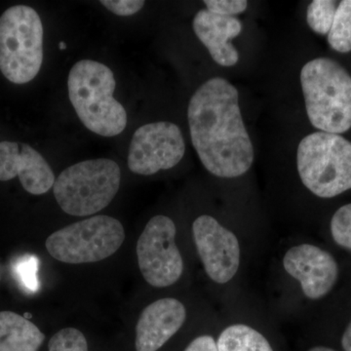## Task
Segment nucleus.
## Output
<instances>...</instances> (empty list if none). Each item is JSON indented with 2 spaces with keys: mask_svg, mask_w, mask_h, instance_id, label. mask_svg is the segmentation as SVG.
Listing matches in <instances>:
<instances>
[{
  "mask_svg": "<svg viewBox=\"0 0 351 351\" xmlns=\"http://www.w3.org/2000/svg\"><path fill=\"white\" fill-rule=\"evenodd\" d=\"M239 91L213 77L193 94L188 108L191 141L201 163L219 178H237L250 169L254 147L240 112Z\"/></svg>",
  "mask_w": 351,
  "mask_h": 351,
  "instance_id": "nucleus-1",
  "label": "nucleus"
},
{
  "mask_svg": "<svg viewBox=\"0 0 351 351\" xmlns=\"http://www.w3.org/2000/svg\"><path fill=\"white\" fill-rule=\"evenodd\" d=\"M114 75L99 62L82 60L69 71V101L80 121L103 137H114L125 130L127 113L115 100Z\"/></svg>",
  "mask_w": 351,
  "mask_h": 351,
  "instance_id": "nucleus-2",
  "label": "nucleus"
},
{
  "mask_svg": "<svg viewBox=\"0 0 351 351\" xmlns=\"http://www.w3.org/2000/svg\"><path fill=\"white\" fill-rule=\"evenodd\" d=\"M302 93L309 121L326 133H346L351 128V76L329 58L304 64Z\"/></svg>",
  "mask_w": 351,
  "mask_h": 351,
  "instance_id": "nucleus-3",
  "label": "nucleus"
},
{
  "mask_svg": "<svg viewBox=\"0 0 351 351\" xmlns=\"http://www.w3.org/2000/svg\"><path fill=\"white\" fill-rule=\"evenodd\" d=\"M297 166L302 184L318 197L351 189V143L341 136L319 131L302 138Z\"/></svg>",
  "mask_w": 351,
  "mask_h": 351,
  "instance_id": "nucleus-4",
  "label": "nucleus"
},
{
  "mask_svg": "<svg viewBox=\"0 0 351 351\" xmlns=\"http://www.w3.org/2000/svg\"><path fill=\"white\" fill-rule=\"evenodd\" d=\"M121 182L119 164L107 158L76 163L60 174L53 186L58 204L71 216H91L105 209Z\"/></svg>",
  "mask_w": 351,
  "mask_h": 351,
  "instance_id": "nucleus-5",
  "label": "nucleus"
},
{
  "mask_svg": "<svg viewBox=\"0 0 351 351\" xmlns=\"http://www.w3.org/2000/svg\"><path fill=\"white\" fill-rule=\"evenodd\" d=\"M43 62V25L32 7L15 5L0 17V71L15 84L32 82Z\"/></svg>",
  "mask_w": 351,
  "mask_h": 351,
  "instance_id": "nucleus-6",
  "label": "nucleus"
},
{
  "mask_svg": "<svg viewBox=\"0 0 351 351\" xmlns=\"http://www.w3.org/2000/svg\"><path fill=\"white\" fill-rule=\"evenodd\" d=\"M125 239L119 219L101 215L57 230L46 239L51 257L62 263H97L117 253Z\"/></svg>",
  "mask_w": 351,
  "mask_h": 351,
  "instance_id": "nucleus-7",
  "label": "nucleus"
},
{
  "mask_svg": "<svg viewBox=\"0 0 351 351\" xmlns=\"http://www.w3.org/2000/svg\"><path fill=\"white\" fill-rule=\"evenodd\" d=\"M176 233L174 221L158 215L149 219L138 237V267L145 280L154 287H169L181 278L184 261L176 245Z\"/></svg>",
  "mask_w": 351,
  "mask_h": 351,
  "instance_id": "nucleus-8",
  "label": "nucleus"
},
{
  "mask_svg": "<svg viewBox=\"0 0 351 351\" xmlns=\"http://www.w3.org/2000/svg\"><path fill=\"white\" fill-rule=\"evenodd\" d=\"M186 152L181 129L172 122L145 124L134 133L128 154L131 172L143 176L168 170L180 163Z\"/></svg>",
  "mask_w": 351,
  "mask_h": 351,
  "instance_id": "nucleus-9",
  "label": "nucleus"
},
{
  "mask_svg": "<svg viewBox=\"0 0 351 351\" xmlns=\"http://www.w3.org/2000/svg\"><path fill=\"white\" fill-rule=\"evenodd\" d=\"M193 239L207 276L214 282L226 284L237 276L241 250L237 235L209 215L193 223Z\"/></svg>",
  "mask_w": 351,
  "mask_h": 351,
  "instance_id": "nucleus-10",
  "label": "nucleus"
},
{
  "mask_svg": "<svg viewBox=\"0 0 351 351\" xmlns=\"http://www.w3.org/2000/svg\"><path fill=\"white\" fill-rule=\"evenodd\" d=\"M286 272L301 284L304 295L319 300L329 294L338 280L339 267L328 252L311 244L292 247L283 258Z\"/></svg>",
  "mask_w": 351,
  "mask_h": 351,
  "instance_id": "nucleus-11",
  "label": "nucleus"
},
{
  "mask_svg": "<svg viewBox=\"0 0 351 351\" xmlns=\"http://www.w3.org/2000/svg\"><path fill=\"white\" fill-rule=\"evenodd\" d=\"M19 177L25 191L44 195L54 186L55 176L45 158L27 144L0 143V181Z\"/></svg>",
  "mask_w": 351,
  "mask_h": 351,
  "instance_id": "nucleus-12",
  "label": "nucleus"
},
{
  "mask_svg": "<svg viewBox=\"0 0 351 351\" xmlns=\"http://www.w3.org/2000/svg\"><path fill=\"white\" fill-rule=\"evenodd\" d=\"M186 319L184 304L173 298L157 300L145 307L136 326V350L157 351L181 329Z\"/></svg>",
  "mask_w": 351,
  "mask_h": 351,
  "instance_id": "nucleus-13",
  "label": "nucleus"
},
{
  "mask_svg": "<svg viewBox=\"0 0 351 351\" xmlns=\"http://www.w3.org/2000/svg\"><path fill=\"white\" fill-rule=\"evenodd\" d=\"M193 31L209 51L215 62L221 66H232L239 60L237 48L230 43L242 31V24L237 17L221 16L200 10L193 19Z\"/></svg>",
  "mask_w": 351,
  "mask_h": 351,
  "instance_id": "nucleus-14",
  "label": "nucleus"
},
{
  "mask_svg": "<svg viewBox=\"0 0 351 351\" xmlns=\"http://www.w3.org/2000/svg\"><path fill=\"white\" fill-rule=\"evenodd\" d=\"M45 336L25 316L0 311V351H38Z\"/></svg>",
  "mask_w": 351,
  "mask_h": 351,
  "instance_id": "nucleus-15",
  "label": "nucleus"
},
{
  "mask_svg": "<svg viewBox=\"0 0 351 351\" xmlns=\"http://www.w3.org/2000/svg\"><path fill=\"white\" fill-rule=\"evenodd\" d=\"M216 341L218 351H274L263 334L245 324L226 327Z\"/></svg>",
  "mask_w": 351,
  "mask_h": 351,
  "instance_id": "nucleus-16",
  "label": "nucleus"
},
{
  "mask_svg": "<svg viewBox=\"0 0 351 351\" xmlns=\"http://www.w3.org/2000/svg\"><path fill=\"white\" fill-rule=\"evenodd\" d=\"M328 43L337 52L351 51V0H343L337 7Z\"/></svg>",
  "mask_w": 351,
  "mask_h": 351,
  "instance_id": "nucleus-17",
  "label": "nucleus"
},
{
  "mask_svg": "<svg viewBox=\"0 0 351 351\" xmlns=\"http://www.w3.org/2000/svg\"><path fill=\"white\" fill-rule=\"evenodd\" d=\"M336 10V2L332 0H314L307 8V24L316 34L325 36L331 29Z\"/></svg>",
  "mask_w": 351,
  "mask_h": 351,
  "instance_id": "nucleus-18",
  "label": "nucleus"
},
{
  "mask_svg": "<svg viewBox=\"0 0 351 351\" xmlns=\"http://www.w3.org/2000/svg\"><path fill=\"white\" fill-rule=\"evenodd\" d=\"M48 351H88L84 335L75 328H64L48 343Z\"/></svg>",
  "mask_w": 351,
  "mask_h": 351,
  "instance_id": "nucleus-19",
  "label": "nucleus"
},
{
  "mask_svg": "<svg viewBox=\"0 0 351 351\" xmlns=\"http://www.w3.org/2000/svg\"><path fill=\"white\" fill-rule=\"evenodd\" d=\"M331 233L337 244L351 250V203L339 208L332 216Z\"/></svg>",
  "mask_w": 351,
  "mask_h": 351,
  "instance_id": "nucleus-20",
  "label": "nucleus"
},
{
  "mask_svg": "<svg viewBox=\"0 0 351 351\" xmlns=\"http://www.w3.org/2000/svg\"><path fill=\"white\" fill-rule=\"evenodd\" d=\"M38 258L36 256H25L14 265V271L21 284L31 292L39 288L38 279Z\"/></svg>",
  "mask_w": 351,
  "mask_h": 351,
  "instance_id": "nucleus-21",
  "label": "nucleus"
},
{
  "mask_svg": "<svg viewBox=\"0 0 351 351\" xmlns=\"http://www.w3.org/2000/svg\"><path fill=\"white\" fill-rule=\"evenodd\" d=\"M204 3L209 12L230 17L244 12L248 7L246 0H205Z\"/></svg>",
  "mask_w": 351,
  "mask_h": 351,
  "instance_id": "nucleus-22",
  "label": "nucleus"
},
{
  "mask_svg": "<svg viewBox=\"0 0 351 351\" xmlns=\"http://www.w3.org/2000/svg\"><path fill=\"white\" fill-rule=\"evenodd\" d=\"M101 3L110 12L123 17L138 13L145 5L143 0H103Z\"/></svg>",
  "mask_w": 351,
  "mask_h": 351,
  "instance_id": "nucleus-23",
  "label": "nucleus"
},
{
  "mask_svg": "<svg viewBox=\"0 0 351 351\" xmlns=\"http://www.w3.org/2000/svg\"><path fill=\"white\" fill-rule=\"evenodd\" d=\"M184 351H218V348L213 337L202 335L193 339Z\"/></svg>",
  "mask_w": 351,
  "mask_h": 351,
  "instance_id": "nucleus-24",
  "label": "nucleus"
},
{
  "mask_svg": "<svg viewBox=\"0 0 351 351\" xmlns=\"http://www.w3.org/2000/svg\"><path fill=\"white\" fill-rule=\"evenodd\" d=\"M341 346L343 350L351 351V321L343 332V338H341Z\"/></svg>",
  "mask_w": 351,
  "mask_h": 351,
  "instance_id": "nucleus-25",
  "label": "nucleus"
},
{
  "mask_svg": "<svg viewBox=\"0 0 351 351\" xmlns=\"http://www.w3.org/2000/svg\"><path fill=\"white\" fill-rule=\"evenodd\" d=\"M307 351H336L332 350V348H326V346H314V348H311V350Z\"/></svg>",
  "mask_w": 351,
  "mask_h": 351,
  "instance_id": "nucleus-26",
  "label": "nucleus"
},
{
  "mask_svg": "<svg viewBox=\"0 0 351 351\" xmlns=\"http://www.w3.org/2000/svg\"><path fill=\"white\" fill-rule=\"evenodd\" d=\"M59 48L61 50H66V44L64 43V41H61V43H59Z\"/></svg>",
  "mask_w": 351,
  "mask_h": 351,
  "instance_id": "nucleus-27",
  "label": "nucleus"
}]
</instances>
